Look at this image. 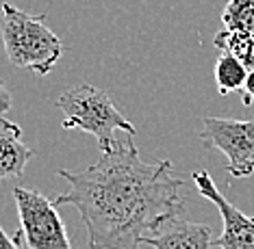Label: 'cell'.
Returning a JSON list of instances; mask_svg holds the SVG:
<instances>
[{"mask_svg":"<svg viewBox=\"0 0 254 249\" xmlns=\"http://www.w3.org/2000/svg\"><path fill=\"white\" fill-rule=\"evenodd\" d=\"M170 160L146 163L132 137L115 143L80 171L61 169L70 182L55 206L70 204L89 232V249H139L141 239L167 217L185 212L183 178L172 176Z\"/></svg>","mask_w":254,"mask_h":249,"instance_id":"6da1fadb","label":"cell"},{"mask_svg":"<svg viewBox=\"0 0 254 249\" xmlns=\"http://www.w3.org/2000/svg\"><path fill=\"white\" fill-rule=\"evenodd\" d=\"M0 35L9 61L39 76H48L63 54L61 39L46 26V13L31 15L4 2Z\"/></svg>","mask_w":254,"mask_h":249,"instance_id":"7a4b0ae2","label":"cell"},{"mask_svg":"<svg viewBox=\"0 0 254 249\" xmlns=\"http://www.w3.org/2000/svg\"><path fill=\"white\" fill-rule=\"evenodd\" d=\"M57 106L63 111V128L83 130L98 139L100 154L113 149L118 143L115 130H124L128 137L135 135V126L118 111L111 96L91 85L72 87L57 100Z\"/></svg>","mask_w":254,"mask_h":249,"instance_id":"3957f363","label":"cell"},{"mask_svg":"<svg viewBox=\"0 0 254 249\" xmlns=\"http://www.w3.org/2000/svg\"><path fill=\"white\" fill-rule=\"evenodd\" d=\"M13 198L20 215V230L13 239L18 245L24 241L31 249H72L67 230L53 199L24 187H15Z\"/></svg>","mask_w":254,"mask_h":249,"instance_id":"277c9868","label":"cell"},{"mask_svg":"<svg viewBox=\"0 0 254 249\" xmlns=\"http://www.w3.org/2000/svg\"><path fill=\"white\" fill-rule=\"evenodd\" d=\"M200 141L226 156L233 178H248L254 173V119L204 117Z\"/></svg>","mask_w":254,"mask_h":249,"instance_id":"5b68a950","label":"cell"},{"mask_svg":"<svg viewBox=\"0 0 254 249\" xmlns=\"http://www.w3.org/2000/svg\"><path fill=\"white\" fill-rule=\"evenodd\" d=\"M191 180L198 193L204 199L213 201L219 210L224 230L215 239L213 247L217 249H254V217L244 215L235 204L224 198L217 191L209 171H193Z\"/></svg>","mask_w":254,"mask_h":249,"instance_id":"8992f818","label":"cell"},{"mask_svg":"<svg viewBox=\"0 0 254 249\" xmlns=\"http://www.w3.org/2000/svg\"><path fill=\"white\" fill-rule=\"evenodd\" d=\"M213 243L215 239L211 225L189 221L185 212L167 217L154 232L141 239V245L154 249H211Z\"/></svg>","mask_w":254,"mask_h":249,"instance_id":"52a82bcc","label":"cell"},{"mask_svg":"<svg viewBox=\"0 0 254 249\" xmlns=\"http://www.w3.org/2000/svg\"><path fill=\"white\" fill-rule=\"evenodd\" d=\"M22 128L7 117H0V182L20 178L28 160L35 156L28 146L22 143Z\"/></svg>","mask_w":254,"mask_h":249,"instance_id":"ba28073f","label":"cell"},{"mask_svg":"<svg viewBox=\"0 0 254 249\" xmlns=\"http://www.w3.org/2000/svg\"><path fill=\"white\" fill-rule=\"evenodd\" d=\"M222 28L239 37L254 39V0H228L222 11Z\"/></svg>","mask_w":254,"mask_h":249,"instance_id":"9c48e42d","label":"cell"},{"mask_svg":"<svg viewBox=\"0 0 254 249\" xmlns=\"http://www.w3.org/2000/svg\"><path fill=\"white\" fill-rule=\"evenodd\" d=\"M248 74H250V69L237 56L222 52V56L215 63V85H217L219 96H228L233 91H239L246 85Z\"/></svg>","mask_w":254,"mask_h":249,"instance_id":"30bf717a","label":"cell"},{"mask_svg":"<svg viewBox=\"0 0 254 249\" xmlns=\"http://www.w3.org/2000/svg\"><path fill=\"white\" fill-rule=\"evenodd\" d=\"M213 46L219 48L226 54H233L237 56L244 65L250 69H254V39H246V37H239V35H233V33H226L222 28L215 37H213Z\"/></svg>","mask_w":254,"mask_h":249,"instance_id":"8fae6325","label":"cell"},{"mask_svg":"<svg viewBox=\"0 0 254 249\" xmlns=\"http://www.w3.org/2000/svg\"><path fill=\"white\" fill-rule=\"evenodd\" d=\"M9 108H11V94H9L7 85H4V80L0 78V117H4V113Z\"/></svg>","mask_w":254,"mask_h":249,"instance_id":"7c38bea8","label":"cell"},{"mask_svg":"<svg viewBox=\"0 0 254 249\" xmlns=\"http://www.w3.org/2000/svg\"><path fill=\"white\" fill-rule=\"evenodd\" d=\"M244 104L248 106V104H252L254 102V69L250 74H248V80H246V85H244Z\"/></svg>","mask_w":254,"mask_h":249,"instance_id":"4fadbf2b","label":"cell"},{"mask_svg":"<svg viewBox=\"0 0 254 249\" xmlns=\"http://www.w3.org/2000/svg\"><path fill=\"white\" fill-rule=\"evenodd\" d=\"M0 249H20L18 243L2 230V225H0Z\"/></svg>","mask_w":254,"mask_h":249,"instance_id":"5bb4252c","label":"cell"}]
</instances>
